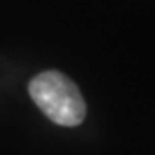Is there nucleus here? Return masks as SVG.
<instances>
[{
  "label": "nucleus",
  "mask_w": 155,
  "mask_h": 155,
  "mask_svg": "<svg viewBox=\"0 0 155 155\" xmlns=\"http://www.w3.org/2000/svg\"><path fill=\"white\" fill-rule=\"evenodd\" d=\"M29 95L50 121L59 126H78L86 117V104L76 83L59 71H47L31 79Z\"/></svg>",
  "instance_id": "1"
}]
</instances>
